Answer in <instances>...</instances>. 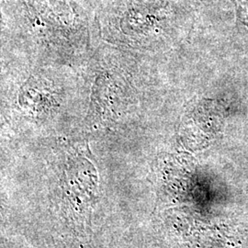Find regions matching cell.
<instances>
[{
	"instance_id": "1",
	"label": "cell",
	"mask_w": 248,
	"mask_h": 248,
	"mask_svg": "<svg viewBox=\"0 0 248 248\" xmlns=\"http://www.w3.org/2000/svg\"><path fill=\"white\" fill-rule=\"evenodd\" d=\"M240 22L248 27V0H235Z\"/></svg>"
}]
</instances>
